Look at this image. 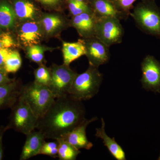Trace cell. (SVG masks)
<instances>
[{"instance_id": "23", "label": "cell", "mask_w": 160, "mask_h": 160, "mask_svg": "<svg viewBox=\"0 0 160 160\" xmlns=\"http://www.w3.org/2000/svg\"><path fill=\"white\" fill-rule=\"evenodd\" d=\"M34 82L37 84L48 86L51 80V72L45 66L39 67L34 72Z\"/></svg>"}, {"instance_id": "17", "label": "cell", "mask_w": 160, "mask_h": 160, "mask_svg": "<svg viewBox=\"0 0 160 160\" xmlns=\"http://www.w3.org/2000/svg\"><path fill=\"white\" fill-rule=\"evenodd\" d=\"M19 38L25 46H31L37 45L42 38L39 27L35 22L25 23L20 29Z\"/></svg>"}, {"instance_id": "22", "label": "cell", "mask_w": 160, "mask_h": 160, "mask_svg": "<svg viewBox=\"0 0 160 160\" xmlns=\"http://www.w3.org/2000/svg\"><path fill=\"white\" fill-rule=\"evenodd\" d=\"M68 3L69 10L73 16L83 12L92 11L91 7L86 2L77 0H68Z\"/></svg>"}, {"instance_id": "15", "label": "cell", "mask_w": 160, "mask_h": 160, "mask_svg": "<svg viewBox=\"0 0 160 160\" xmlns=\"http://www.w3.org/2000/svg\"><path fill=\"white\" fill-rule=\"evenodd\" d=\"M101 127L96 129V137L102 141L103 144L115 158L117 160H126V154L122 147L116 142L114 138H111L106 133L105 121L103 118L101 119Z\"/></svg>"}, {"instance_id": "9", "label": "cell", "mask_w": 160, "mask_h": 160, "mask_svg": "<svg viewBox=\"0 0 160 160\" xmlns=\"http://www.w3.org/2000/svg\"><path fill=\"white\" fill-rule=\"evenodd\" d=\"M87 41H84L86 54L90 65L98 68L109 62L110 54L109 46H106L95 36L89 38Z\"/></svg>"}, {"instance_id": "34", "label": "cell", "mask_w": 160, "mask_h": 160, "mask_svg": "<svg viewBox=\"0 0 160 160\" xmlns=\"http://www.w3.org/2000/svg\"><path fill=\"white\" fill-rule=\"evenodd\" d=\"M77 1H82V2H85V0H77Z\"/></svg>"}, {"instance_id": "13", "label": "cell", "mask_w": 160, "mask_h": 160, "mask_svg": "<svg viewBox=\"0 0 160 160\" xmlns=\"http://www.w3.org/2000/svg\"><path fill=\"white\" fill-rule=\"evenodd\" d=\"M91 9L97 17H112L126 20L129 15L118 10L109 0H91Z\"/></svg>"}, {"instance_id": "5", "label": "cell", "mask_w": 160, "mask_h": 160, "mask_svg": "<svg viewBox=\"0 0 160 160\" xmlns=\"http://www.w3.org/2000/svg\"><path fill=\"white\" fill-rule=\"evenodd\" d=\"M22 93L38 119L42 117L55 99L48 86L35 82L24 86Z\"/></svg>"}, {"instance_id": "30", "label": "cell", "mask_w": 160, "mask_h": 160, "mask_svg": "<svg viewBox=\"0 0 160 160\" xmlns=\"http://www.w3.org/2000/svg\"><path fill=\"white\" fill-rule=\"evenodd\" d=\"M11 51L8 48L0 49V67H2V66H4L6 58Z\"/></svg>"}, {"instance_id": "33", "label": "cell", "mask_w": 160, "mask_h": 160, "mask_svg": "<svg viewBox=\"0 0 160 160\" xmlns=\"http://www.w3.org/2000/svg\"><path fill=\"white\" fill-rule=\"evenodd\" d=\"M3 70H4V69H3L2 67H0V71L3 72ZM4 71H5V70H4Z\"/></svg>"}, {"instance_id": "35", "label": "cell", "mask_w": 160, "mask_h": 160, "mask_svg": "<svg viewBox=\"0 0 160 160\" xmlns=\"http://www.w3.org/2000/svg\"><path fill=\"white\" fill-rule=\"evenodd\" d=\"M158 160H160V154L159 157L158 159Z\"/></svg>"}, {"instance_id": "24", "label": "cell", "mask_w": 160, "mask_h": 160, "mask_svg": "<svg viewBox=\"0 0 160 160\" xmlns=\"http://www.w3.org/2000/svg\"><path fill=\"white\" fill-rule=\"evenodd\" d=\"M42 23L45 30L48 33H50L62 26V22L57 16L49 15L43 18Z\"/></svg>"}, {"instance_id": "11", "label": "cell", "mask_w": 160, "mask_h": 160, "mask_svg": "<svg viewBox=\"0 0 160 160\" xmlns=\"http://www.w3.org/2000/svg\"><path fill=\"white\" fill-rule=\"evenodd\" d=\"M23 87L13 80L0 86V109L12 108L22 94Z\"/></svg>"}, {"instance_id": "19", "label": "cell", "mask_w": 160, "mask_h": 160, "mask_svg": "<svg viewBox=\"0 0 160 160\" xmlns=\"http://www.w3.org/2000/svg\"><path fill=\"white\" fill-rule=\"evenodd\" d=\"M14 11L19 18L32 19L36 9L34 5L28 0H18L14 4Z\"/></svg>"}, {"instance_id": "31", "label": "cell", "mask_w": 160, "mask_h": 160, "mask_svg": "<svg viewBox=\"0 0 160 160\" xmlns=\"http://www.w3.org/2000/svg\"><path fill=\"white\" fill-rule=\"evenodd\" d=\"M12 81V80L10 79L6 76L5 72L0 71V86L7 84Z\"/></svg>"}, {"instance_id": "26", "label": "cell", "mask_w": 160, "mask_h": 160, "mask_svg": "<svg viewBox=\"0 0 160 160\" xmlns=\"http://www.w3.org/2000/svg\"><path fill=\"white\" fill-rule=\"evenodd\" d=\"M44 51L42 47L38 45L29 46L27 49L28 58L35 62H42L44 58Z\"/></svg>"}, {"instance_id": "14", "label": "cell", "mask_w": 160, "mask_h": 160, "mask_svg": "<svg viewBox=\"0 0 160 160\" xmlns=\"http://www.w3.org/2000/svg\"><path fill=\"white\" fill-rule=\"evenodd\" d=\"M96 20L93 12H83L73 16L72 24L82 36L91 38L95 36Z\"/></svg>"}, {"instance_id": "21", "label": "cell", "mask_w": 160, "mask_h": 160, "mask_svg": "<svg viewBox=\"0 0 160 160\" xmlns=\"http://www.w3.org/2000/svg\"><path fill=\"white\" fill-rule=\"evenodd\" d=\"M22 64V58L18 52L12 51L6 58L3 69L7 73H15L21 68Z\"/></svg>"}, {"instance_id": "10", "label": "cell", "mask_w": 160, "mask_h": 160, "mask_svg": "<svg viewBox=\"0 0 160 160\" xmlns=\"http://www.w3.org/2000/svg\"><path fill=\"white\" fill-rule=\"evenodd\" d=\"M97 120V117H93L89 119H86L79 125L60 138L62 139L78 149L89 150L92 148L93 144L87 138L86 128L89 124Z\"/></svg>"}, {"instance_id": "12", "label": "cell", "mask_w": 160, "mask_h": 160, "mask_svg": "<svg viewBox=\"0 0 160 160\" xmlns=\"http://www.w3.org/2000/svg\"><path fill=\"white\" fill-rule=\"evenodd\" d=\"M26 139L20 155V160H26L38 155L41 147L46 142L44 135L35 130L26 135Z\"/></svg>"}, {"instance_id": "28", "label": "cell", "mask_w": 160, "mask_h": 160, "mask_svg": "<svg viewBox=\"0 0 160 160\" xmlns=\"http://www.w3.org/2000/svg\"><path fill=\"white\" fill-rule=\"evenodd\" d=\"M14 40L9 34L3 33L0 34V49L10 48L14 45Z\"/></svg>"}, {"instance_id": "6", "label": "cell", "mask_w": 160, "mask_h": 160, "mask_svg": "<svg viewBox=\"0 0 160 160\" xmlns=\"http://www.w3.org/2000/svg\"><path fill=\"white\" fill-rule=\"evenodd\" d=\"M120 21L114 18L97 17L95 36L109 47L122 43L124 30Z\"/></svg>"}, {"instance_id": "20", "label": "cell", "mask_w": 160, "mask_h": 160, "mask_svg": "<svg viewBox=\"0 0 160 160\" xmlns=\"http://www.w3.org/2000/svg\"><path fill=\"white\" fill-rule=\"evenodd\" d=\"M16 15L14 9L7 3L0 4V26L2 28H11L14 25Z\"/></svg>"}, {"instance_id": "7", "label": "cell", "mask_w": 160, "mask_h": 160, "mask_svg": "<svg viewBox=\"0 0 160 160\" xmlns=\"http://www.w3.org/2000/svg\"><path fill=\"white\" fill-rule=\"evenodd\" d=\"M49 87L55 98L69 94V89L77 73L69 66H54L52 69Z\"/></svg>"}, {"instance_id": "18", "label": "cell", "mask_w": 160, "mask_h": 160, "mask_svg": "<svg viewBox=\"0 0 160 160\" xmlns=\"http://www.w3.org/2000/svg\"><path fill=\"white\" fill-rule=\"evenodd\" d=\"M58 144V158L60 160H75L81 153L80 149L62 138L56 139Z\"/></svg>"}, {"instance_id": "25", "label": "cell", "mask_w": 160, "mask_h": 160, "mask_svg": "<svg viewBox=\"0 0 160 160\" xmlns=\"http://www.w3.org/2000/svg\"><path fill=\"white\" fill-rule=\"evenodd\" d=\"M58 144L57 140L54 142H45L41 147L38 155H45L53 158H58Z\"/></svg>"}, {"instance_id": "3", "label": "cell", "mask_w": 160, "mask_h": 160, "mask_svg": "<svg viewBox=\"0 0 160 160\" xmlns=\"http://www.w3.org/2000/svg\"><path fill=\"white\" fill-rule=\"evenodd\" d=\"M130 15L143 32L160 39V8L155 0H142Z\"/></svg>"}, {"instance_id": "27", "label": "cell", "mask_w": 160, "mask_h": 160, "mask_svg": "<svg viewBox=\"0 0 160 160\" xmlns=\"http://www.w3.org/2000/svg\"><path fill=\"white\" fill-rule=\"evenodd\" d=\"M116 8L130 15V10L133 8V4L137 0H109Z\"/></svg>"}, {"instance_id": "29", "label": "cell", "mask_w": 160, "mask_h": 160, "mask_svg": "<svg viewBox=\"0 0 160 160\" xmlns=\"http://www.w3.org/2000/svg\"><path fill=\"white\" fill-rule=\"evenodd\" d=\"M9 129V126H2L0 127V160L2 159L3 157V149L2 140L3 136L6 130Z\"/></svg>"}, {"instance_id": "16", "label": "cell", "mask_w": 160, "mask_h": 160, "mask_svg": "<svg viewBox=\"0 0 160 160\" xmlns=\"http://www.w3.org/2000/svg\"><path fill=\"white\" fill-rule=\"evenodd\" d=\"M62 52L64 65L69 66L75 60L86 54L84 40H79L75 42L63 43Z\"/></svg>"}, {"instance_id": "32", "label": "cell", "mask_w": 160, "mask_h": 160, "mask_svg": "<svg viewBox=\"0 0 160 160\" xmlns=\"http://www.w3.org/2000/svg\"><path fill=\"white\" fill-rule=\"evenodd\" d=\"M43 4L49 6H55L60 2V0H38Z\"/></svg>"}, {"instance_id": "2", "label": "cell", "mask_w": 160, "mask_h": 160, "mask_svg": "<svg viewBox=\"0 0 160 160\" xmlns=\"http://www.w3.org/2000/svg\"><path fill=\"white\" fill-rule=\"evenodd\" d=\"M102 79V74L98 68L90 65L85 72L75 77L69 95L81 102L90 99L98 94Z\"/></svg>"}, {"instance_id": "1", "label": "cell", "mask_w": 160, "mask_h": 160, "mask_svg": "<svg viewBox=\"0 0 160 160\" xmlns=\"http://www.w3.org/2000/svg\"><path fill=\"white\" fill-rule=\"evenodd\" d=\"M86 109L81 101L69 94L57 98L42 117L36 129L46 139L56 140L71 131L86 119Z\"/></svg>"}, {"instance_id": "4", "label": "cell", "mask_w": 160, "mask_h": 160, "mask_svg": "<svg viewBox=\"0 0 160 160\" xmlns=\"http://www.w3.org/2000/svg\"><path fill=\"white\" fill-rule=\"evenodd\" d=\"M38 119L22 93L17 102L12 108L10 122L8 126L9 129H13L26 135L36 129Z\"/></svg>"}, {"instance_id": "8", "label": "cell", "mask_w": 160, "mask_h": 160, "mask_svg": "<svg viewBox=\"0 0 160 160\" xmlns=\"http://www.w3.org/2000/svg\"><path fill=\"white\" fill-rule=\"evenodd\" d=\"M141 83L147 91L160 92V63L153 56L148 55L141 64Z\"/></svg>"}]
</instances>
